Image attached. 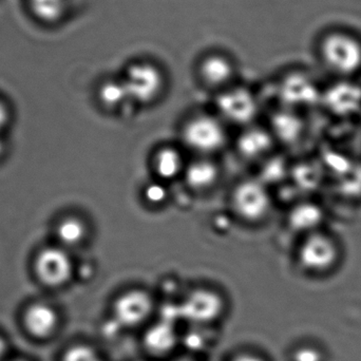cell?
I'll list each match as a JSON object with an SVG mask.
<instances>
[{"mask_svg": "<svg viewBox=\"0 0 361 361\" xmlns=\"http://www.w3.org/2000/svg\"><path fill=\"white\" fill-rule=\"evenodd\" d=\"M226 361H271L264 353L252 348L235 350L227 357Z\"/></svg>", "mask_w": 361, "mask_h": 361, "instance_id": "4316f807", "label": "cell"}, {"mask_svg": "<svg viewBox=\"0 0 361 361\" xmlns=\"http://www.w3.org/2000/svg\"><path fill=\"white\" fill-rule=\"evenodd\" d=\"M63 361H109L105 354L97 347L88 343H80L70 348Z\"/></svg>", "mask_w": 361, "mask_h": 361, "instance_id": "d4e9b609", "label": "cell"}, {"mask_svg": "<svg viewBox=\"0 0 361 361\" xmlns=\"http://www.w3.org/2000/svg\"><path fill=\"white\" fill-rule=\"evenodd\" d=\"M56 235L63 245L76 246L86 238L87 226L80 219L67 218L59 223Z\"/></svg>", "mask_w": 361, "mask_h": 361, "instance_id": "603a6c76", "label": "cell"}, {"mask_svg": "<svg viewBox=\"0 0 361 361\" xmlns=\"http://www.w3.org/2000/svg\"><path fill=\"white\" fill-rule=\"evenodd\" d=\"M6 343L0 338V361L4 360V355H6Z\"/></svg>", "mask_w": 361, "mask_h": 361, "instance_id": "4dcf8cb0", "label": "cell"}, {"mask_svg": "<svg viewBox=\"0 0 361 361\" xmlns=\"http://www.w3.org/2000/svg\"><path fill=\"white\" fill-rule=\"evenodd\" d=\"M345 258L339 238L326 228L303 235L297 248L299 267L310 277L326 278L338 271Z\"/></svg>", "mask_w": 361, "mask_h": 361, "instance_id": "6da1fadb", "label": "cell"}, {"mask_svg": "<svg viewBox=\"0 0 361 361\" xmlns=\"http://www.w3.org/2000/svg\"><path fill=\"white\" fill-rule=\"evenodd\" d=\"M8 120V112L6 106L0 102V131L6 127Z\"/></svg>", "mask_w": 361, "mask_h": 361, "instance_id": "f1b7e54d", "label": "cell"}, {"mask_svg": "<svg viewBox=\"0 0 361 361\" xmlns=\"http://www.w3.org/2000/svg\"><path fill=\"white\" fill-rule=\"evenodd\" d=\"M129 361H152V360H148V358L144 357V356H143V357H142V358H137V360H131Z\"/></svg>", "mask_w": 361, "mask_h": 361, "instance_id": "1f68e13d", "label": "cell"}, {"mask_svg": "<svg viewBox=\"0 0 361 361\" xmlns=\"http://www.w3.org/2000/svg\"><path fill=\"white\" fill-rule=\"evenodd\" d=\"M320 103L332 116H357L361 111V85L355 80H337L322 90Z\"/></svg>", "mask_w": 361, "mask_h": 361, "instance_id": "8fae6325", "label": "cell"}, {"mask_svg": "<svg viewBox=\"0 0 361 361\" xmlns=\"http://www.w3.org/2000/svg\"><path fill=\"white\" fill-rule=\"evenodd\" d=\"M275 137L271 133L258 127L246 129L240 135L237 147L243 158L250 160L267 157L273 148Z\"/></svg>", "mask_w": 361, "mask_h": 361, "instance_id": "2e32d148", "label": "cell"}, {"mask_svg": "<svg viewBox=\"0 0 361 361\" xmlns=\"http://www.w3.org/2000/svg\"><path fill=\"white\" fill-rule=\"evenodd\" d=\"M237 73V61L221 49L205 51L195 63V75L200 82L219 92L235 85Z\"/></svg>", "mask_w": 361, "mask_h": 361, "instance_id": "52a82bcc", "label": "cell"}, {"mask_svg": "<svg viewBox=\"0 0 361 361\" xmlns=\"http://www.w3.org/2000/svg\"><path fill=\"white\" fill-rule=\"evenodd\" d=\"M97 95L101 103L108 109H116L122 107L127 101H130L121 76L104 80L99 86Z\"/></svg>", "mask_w": 361, "mask_h": 361, "instance_id": "7402d4cb", "label": "cell"}, {"mask_svg": "<svg viewBox=\"0 0 361 361\" xmlns=\"http://www.w3.org/2000/svg\"><path fill=\"white\" fill-rule=\"evenodd\" d=\"M233 205L243 220L258 222L271 210V197L260 180H243L233 190Z\"/></svg>", "mask_w": 361, "mask_h": 361, "instance_id": "9c48e42d", "label": "cell"}, {"mask_svg": "<svg viewBox=\"0 0 361 361\" xmlns=\"http://www.w3.org/2000/svg\"><path fill=\"white\" fill-rule=\"evenodd\" d=\"M288 361H329L328 353L318 343H300L288 352Z\"/></svg>", "mask_w": 361, "mask_h": 361, "instance_id": "cb8c5ba5", "label": "cell"}, {"mask_svg": "<svg viewBox=\"0 0 361 361\" xmlns=\"http://www.w3.org/2000/svg\"><path fill=\"white\" fill-rule=\"evenodd\" d=\"M326 221V212L324 206L314 201H301L295 204L288 214V226L302 235L326 228L324 226Z\"/></svg>", "mask_w": 361, "mask_h": 361, "instance_id": "5bb4252c", "label": "cell"}, {"mask_svg": "<svg viewBox=\"0 0 361 361\" xmlns=\"http://www.w3.org/2000/svg\"><path fill=\"white\" fill-rule=\"evenodd\" d=\"M4 152V143H2L1 140H0V154Z\"/></svg>", "mask_w": 361, "mask_h": 361, "instance_id": "d6a6232c", "label": "cell"}, {"mask_svg": "<svg viewBox=\"0 0 361 361\" xmlns=\"http://www.w3.org/2000/svg\"><path fill=\"white\" fill-rule=\"evenodd\" d=\"M280 97L290 107H309L322 101V90L309 74L293 71L282 78Z\"/></svg>", "mask_w": 361, "mask_h": 361, "instance_id": "4fadbf2b", "label": "cell"}, {"mask_svg": "<svg viewBox=\"0 0 361 361\" xmlns=\"http://www.w3.org/2000/svg\"><path fill=\"white\" fill-rule=\"evenodd\" d=\"M121 78L130 101L142 105L157 101L166 87V73L162 66L148 57H137L129 61Z\"/></svg>", "mask_w": 361, "mask_h": 361, "instance_id": "277c9868", "label": "cell"}, {"mask_svg": "<svg viewBox=\"0 0 361 361\" xmlns=\"http://www.w3.org/2000/svg\"><path fill=\"white\" fill-rule=\"evenodd\" d=\"M23 322L30 334L37 338H47L56 330L59 316L49 305L36 303L27 310Z\"/></svg>", "mask_w": 361, "mask_h": 361, "instance_id": "e0dca14e", "label": "cell"}, {"mask_svg": "<svg viewBox=\"0 0 361 361\" xmlns=\"http://www.w3.org/2000/svg\"><path fill=\"white\" fill-rule=\"evenodd\" d=\"M159 305L152 293L133 288L112 301L107 326L118 333H140L158 316Z\"/></svg>", "mask_w": 361, "mask_h": 361, "instance_id": "7a4b0ae2", "label": "cell"}, {"mask_svg": "<svg viewBox=\"0 0 361 361\" xmlns=\"http://www.w3.org/2000/svg\"><path fill=\"white\" fill-rule=\"evenodd\" d=\"M167 361H207V360L195 357V356L189 355V354L180 353L178 354L177 356H175V357H173L171 360Z\"/></svg>", "mask_w": 361, "mask_h": 361, "instance_id": "f546056e", "label": "cell"}, {"mask_svg": "<svg viewBox=\"0 0 361 361\" xmlns=\"http://www.w3.org/2000/svg\"><path fill=\"white\" fill-rule=\"evenodd\" d=\"M183 139L190 149L209 154L222 149L227 137L220 121L212 116H200L185 125Z\"/></svg>", "mask_w": 361, "mask_h": 361, "instance_id": "ba28073f", "label": "cell"}, {"mask_svg": "<svg viewBox=\"0 0 361 361\" xmlns=\"http://www.w3.org/2000/svg\"><path fill=\"white\" fill-rule=\"evenodd\" d=\"M183 324L158 315L139 333L144 357L167 361L180 353Z\"/></svg>", "mask_w": 361, "mask_h": 361, "instance_id": "8992f818", "label": "cell"}, {"mask_svg": "<svg viewBox=\"0 0 361 361\" xmlns=\"http://www.w3.org/2000/svg\"><path fill=\"white\" fill-rule=\"evenodd\" d=\"M303 128L305 125L300 116L290 110L277 112L271 118V135L283 143L292 144L298 141Z\"/></svg>", "mask_w": 361, "mask_h": 361, "instance_id": "d6986e66", "label": "cell"}, {"mask_svg": "<svg viewBox=\"0 0 361 361\" xmlns=\"http://www.w3.org/2000/svg\"><path fill=\"white\" fill-rule=\"evenodd\" d=\"M216 326L183 324L180 353L207 360L208 352L216 345Z\"/></svg>", "mask_w": 361, "mask_h": 361, "instance_id": "9a60e30c", "label": "cell"}, {"mask_svg": "<svg viewBox=\"0 0 361 361\" xmlns=\"http://www.w3.org/2000/svg\"><path fill=\"white\" fill-rule=\"evenodd\" d=\"M182 324L220 326L226 315V300L222 294L208 288H197L187 293L179 303Z\"/></svg>", "mask_w": 361, "mask_h": 361, "instance_id": "5b68a950", "label": "cell"}, {"mask_svg": "<svg viewBox=\"0 0 361 361\" xmlns=\"http://www.w3.org/2000/svg\"><path fill=\"white\" fill-rule=\"evenodd\" d=\"M184 177L193 190H206L218 180L219 169L212 161L200 159L185 167Z\"/></svg>", "mask_w": 361, "mask_h": 361, "instance_id": "ffe728a7", "label": "cell"}, {"mask_svg": "<svg viewBox=\"0 0 361 361\" xmlns=\"http://www.w3.org/2000/svg\"><path fill=\"white\" fill-rule=\"evenodd\" d=\"M320 59L337 80H354L361 73V40L347 31L324 34L318 46Z\"/></svg>", "mask_w": 361, "mask_h": 361, "instance_id": "3957f363", "label": "cell"}, {"mask_svg": "<svg viewBox=\"0 0 361 361\" xmlns=\"http://www.w3.org/2000/svg\"><path fill=\"white\" fill-rule=\"evenodd\" d=\"M16 361H20V360H16Z\"/></svg>", "mask_w": 361, "mask_h": 361, "instance_id": "836d02e7", "label": "cell"}, {"mask_svg": "<svg viewBox=\"0 0 361 361\" xmlns=\"http://www.w3.org/2000/svg\"><path fill=\"white\" fill-rule=\"evenodd\" d=\"M144 197L152 205H160L167 199V189L160 183H152L146 187Z\"/></svg>", "mask_w": 361, "mask_h": 361, "instance_id": "83f0119b", "label": "cell"}, {"mask_svg": "<svg viewBox=\"0 0 361 361\" xmlns=\"http://www.w3.org/2000/svg\"><path fill=\"white\" fill-rule=\"evenodd\" d=\"M36 276L40 282L50 288L65 286L73 274V262L63 248L42 250L34 263Z\"/></svg>", "mask_w": 361, "mask_h": 361, "instance_id": "7c38bea8", "label": "cell"}, {"mask_svg": "<svg viewBox=\"0 0 361 361\" xmlns=\"http://www.w3.org/2000/svg\"><path fill=\"white\" fill-rule=\"evenodd\" d=\"M288 173V166L282 159L275 158L267 161L261 171V182L263 184L279 182Z\"/></svg>", "mask_w": 361, "mask_h": 361, "instance_id": "484cf974", "label": "cell"}, {"mask_svg": "<svg viewBox=\"0 0 361 361\" xmlns=\"http://www.w3.org/2000/svg\"><path fill=\"white\" fill-rule=\"evenodd\" d=\"M216 104L222 116L233 124H248L258 114V101L254 93L238 85L220 91Z\"/></svg>", "mask_w": 361, "mask_h": 361, "instance_id": "30bf717a", "label": "cell"}, {"mask_svg": "<svg viewBox=\"0 0 361 361\" xmlns=\"http://www.w3.org/2000/svg\"><path fill=\"white\" fill-rule=\"evenodd\" d=\"M30 15L44 25H57L69 16V0H25Z\"/></svg>", "mask_w": 361, "mask_h": 361, "instance_id": "ac0fdd59", "label": "cell"}, {"mask_svg": "<svg viewBox=\"0 0 361 361\" xmlns=\"http://www.w3.org/2000/svg\"><path fill=\"white\" fill-rule=\"evenodd\" d=\"M154 167L161 180H169L184 173V161L177 149L163 147L158 150L154 158Z\"/></svg>", "mask_w": 361, "mask_h": 361, "instance_id": "44dd1931", "label": "cell"}]
</instances>
